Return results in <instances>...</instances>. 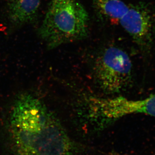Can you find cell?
I'll return each instance as SVG.
<instances>
[{
	"label": "cell",
	"instance_id": "1",
	"mask_svg": "<svg viewBox=\"0 0 155 155\" xmlns=\"http://www.w3.org/2000/svg\"><path fill=\"white\" fill-rule=\"evenodd\" d=\"M10 132L14 155H73L81 150L55 115L30 94L16 100Z\"/></svg>",
	"mask_w": 155,
	"mask_h": 155
},
{
	"label": "cell",
	"instance_id": "2",
	"mask_svg": "<svg viewBox=\"0 0 155 155\" xmlns=\"http://www.w3.org/2000/svg\"><path fill=\"white\" fill-rule=\"evenodd\" d=\"M89 27L88 12L78 0H51L38 32L48 48L53 49L86 38Z\"/></svg>",
	"mask_w": 155,
	"mask_h": 155
},
{
	"label": "cell",
	"instance_id": "3",
	"mask_svg": "<svg viewBox=\"0 0 155 155\" xmlns=\"http://www.w3.org/2000/svg\"><path fill=\"white\" fill-rule=\"evenodd\" d=\"M93 71L99 88L106 94H116L123 91L130 83L132 64L123 50L110 46L97 56Z\"/></svg>",
	"mask_w": 155,
	"mask_h": 155
},
{
	"label": "cell",
	"instance_id": "4",
	"mask_svg": "<svg viewBox=\"0 0 155 155\" xmlns=\"http://www.w3.org/2000/svg\"><path fill=\"white\" fill-rule=\"evenodd\" d=\"M119 24L145 55L150 52L155 30V15L144 4L129 6Z\"/></svg>",
	"mask_w": 155,
	"mask_h": 155
},
{
	"label": "cell",
	"instance_id": "5",
	"mask_svg": "<svg viewBox=\"0 0 155 155\" xmlns=\"http://www.w3.org/2000/svg\"><path fill=\"white\" fill-rule=\"evenodd\" d=\"M40 0H11L8 5L7 17L13 27H18L35 20Z\"/></svg>",
	"mask_w": 155,
	"mask_h": 155
},
{
	"label": "cell",
	"instance_id": "6",
	"mask_svg": "<svg viewBox=\"0 0 155 155\" xmlns=\"http://www.w3.org/2000/svg\"><path fill=\"white\" fill-rule=\"evenodd\" d=\"M97 9L111 23L119 24L129 6L122 0H93Z\"/></svg>",
	"mask_w": 155,
	"mask_h": 155
},
{
	"label": "cell",
	"instance_id": "7",
	"mask_svg": "<svg viewBox=\"0 0 155 155\" xmlns=\"http://www.w3.org/2000/svg\"><path fill=\"white\" fill-rule=\"evenodd\" d=\"M134 114H143L155 117V94L141 100L134 101Z\"/></svg>",
	"mask_w": 155,
	"mask_h": 155
}]
</instances>
